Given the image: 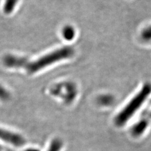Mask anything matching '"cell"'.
Instances as JSON below:
<instances>
[{
	"instance_id": "obj_1",
	"label": "cell",
	"mask_w": 151,
	"mask_h": 151,
	"mask_svg": "<svg viewBox=\"0 0 151 151\" xmlns=\"http://www.w3.org/2000/svg\"><path fill=\"white\" fill-rule=\"evenodd\" d=\"M74 53V49L72 47H65L42 56L34 62H27L25 67L29 73H34L60 60L70 58Z\"/></svg>"
},
{
	"instance_id": "obj_2",
	"label": "cell",
	"mask_w": 151,
	"mask_h": 151,
	"mask_svg": "<svg viewBox=\"0 0 151 151\" xmlns=\"http://www.w3.org/2000/svg\"><path fill=\"white\" fill-rule=\"evenodd\" d=\"M151 93V85L150 83H146L142 88L140 91L118 114L115 119V124L120 127L125 124L145 103Z\"/></svg>"
},
{
	"instance_id": "obj_3",
	"label": "cell",
	"mask_w": 151,
	"mask_h": 151,
	"mask_svg": "<svg viewBox=\"0 0 151 151\" xmlns=\"http://www.w3.org/2000/svg\"><path fill=\"white\" fill-rule=\"evenodd\" d=\"M4 65L6 67L10 68H19L25 67L28 61L27 59L24 57H18L12 54H7L3 59Z\"/></svg>"
},
{
	"instance_id": "obj_4",
	"label": "cell",
	"mask_w": 151,
	"mask_h": 151,
	"mask_svg": "<svg viewBox=\"0 0 151 151\" xmlns=\"http://www.w3.org/2000/svg\"><path fill=\"white\" fill-rule=\"evenodd\" d=\"M0 139L16 146H21L24 143V139L21 136L1 129H0Z\"/></svg>"
},
{
	"instance_id": "obj_5",
	"label": "cell",
	"mask_w": 151,
	"mask_h": 151,
	"mask_svg": "<svg viewBox=\"0 0 151 151\" xmlns=\"http://www.w3.org/2000/svg\"><path fill=\"white\" fill-rule=\"evenodd\" d=\"M62 35L65 40L68 41L72 40L75 37V28L70 25L65 26L62 29Z\"/></svg>"
},
{
	"instance_id": "obj_6",
	"label": "cell",
	"mask_w": 151,
	"mask_h": 151,
	"mask_svg": "<svg viewBox=\"0 0 151 151\" xmlns=\"http://www.w3.org/2000/svg\"><path fill=\"white\" fill-rule=\"evenodd\" d=\"M19 0H5L4 6V11L6 14H10L14 10Z\"/></svg>"
},
{
	"instance_id": "obj_7",
	"label": "cell",
	"mask_w": 151,
	"mask_h": 151,
	"mask_svg": "<svg viewBox=\"0 0 151 151\" xmlns=\"http://www.w3.org/2000/svg\"><path fill=\"white\" fill-rule=\"evenodd\" d=\"M141 39L146 43L151 42V25L145 27L141 32Z\"/></svg>"
},
{
	"instance_id": "obj_8",
	"label": "cell",
	"mask_w": 151,
	"mask_h": 151,
	"mask_svg": "<svg viewBox=\"0 0 151 151\" xmlns=\"http://www.w3.org/2000/svg\"><path fill=\"white\" fill-rule=\"evenodd\" d=\"M146 127H147V123L146 122H140L139 123L136 124L133 127L132 129L133 134L137 135L142 134L146 129Z\"/></svg>"
},
{
	"instance_id": "obj_9",
	"label": "cell",
	"mask_w": 151,
	"mask_h": 151,
	"mask_svg": "<svg viewBox=\"0 0 151 151\" xmlns=\"http://www.w3.org/2000/svg\"><path fill=\"white\" fill-rule=\"evenodd\" d=\"M99 101L104 105H109L113 101V97L108 96V95L103 96L100 97Z\"/></svg>"
},
{
	"instance_id": "obj_10",
	"label": "cell",
	"mask_w": 151,
	"mask_h": 151,
	"mask_svg": "<svg viewBox=\"0 0 151 151\" xmlns=\"http://www.w3.org/2000/svg\"><path fill=\"white\" fill-rule=\"evenodd\" d=\"M62 143L59 140H55L50 146L48 151H59L61 148Z\"/></svg>"
},
{
	"instance_id": "obj_11",
	"label": "cell",
	"mask_w": 151,
	"mask_h": 151,
	"mask_svg": "<svg viewBox=\"0 0 151 151\" xmlns=\"http://www.w3.org/2000/svg\"><path fill=\"white\" fill-rule=\"evenodd\" d=\"M35 151V150H34V151Z\"/></svg>"
}]
</instances>
